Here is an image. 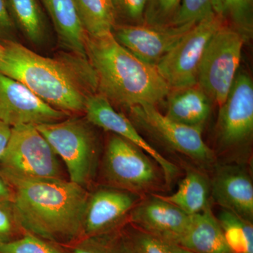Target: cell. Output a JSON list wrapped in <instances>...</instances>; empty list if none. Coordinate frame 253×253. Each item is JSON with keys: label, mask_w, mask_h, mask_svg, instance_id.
<instances>
[{"label": "cell", "mask_w": 253, "mask_h": 253, "mask_svg": "<svg viewBox=\"0 0 253 253\" xmlns=\"http://www.w3.org/2000/svg\"><path fill=\"white\" fill-rule=\"evenodd\" d=\"M0 73L68 114L84 112L86 98L96 93L87 59L71 53L54 59L44 57L14 40L0 41Z\"/></svg>", "instance_id": "1"}, {"label": "cell", "mask_w": 253, "mask_h": 253, "mask_svg": "<svg viewBox=\"0 0 253 253\" xmlns=\"http://www.w3.org/2000/svg\"><path fill=\"white\" fill-rule=\"evenodd\" d=\"M3 176L12 189L16 215L26 232L63 247L83 237L89 195L85 188L66 179Z\"/></svg>", "instance_id": "2"}, {"label": "cell", "mask_w": 253, "mask_h": 253, "mask_svg": "<svg viewBox=\"0 0 253 253\" xmlns=\"http://www.w3.org/2000/svg\"><path fill=\"white\" fill-rule=\"evenodd\" d=\"M86 54L94 72L96 93L111 104L128 109L139 105L156 106L170 91L156 66L129 52L113 33L99 37L87 36Z\"/></svg>", "instance_id": "3"}, {"label": "cell", "mask_w": 253, "mask_h": 253, "mask_svg": "<svg viewBox=\"0 0 253 253\" xmlns=\"http://www.w3.org/2000/svg\"><path fill=\"white\" fill-rule=\"evenodd\" d=\"M86 118H65L58 122L36 126L66 166L68 179L85 188L97 168L99 145Z\"/></svg>", "instance_id": "4"}, {"label": "cell", "mask_w": 253, "mask_h": 253, "mask_svg": "<svg viewBox=\"0 0 253 253\" xmlns=\"http://www.w3.org/2000/svg\"><path fill=\"white\" fill-rule=\"evenodd\" d=\"M0 173L18 177L66 179L59 156L34 125L11 127L0 160Z\"/></svg>", "instance_id": "5"}, {"label": "cell", "mask_w": 253, "mask_h": 253, "mask_svg": "<svg viewBox=\"0 0 253 253\" xmlns=\"http://www.w3.org/2000/svg\"><path fill=\"white\" fill-rule=\"evenodd\" d=\"M245 42L239 31L225 23L213 35L203 55L197 84L219 107L239 72Z\"/></svg>", "instance_id": "6"}, {"label": "cell", "mask_w": 253, "mask_h": 253, "mask_svg": "<svg viewBox=\"0 0 253 253\" xmlns=\"http://www.w3.org/2000/svg\"><path fill=\"white\" fill-rule=\"evenodd\" d=\"M160 169L149 155L126 139L114 134L108 141L103 172L109 186L140 196L159 185Z\"/></svg>", "instance_id": "7"}, {"label": "cell", "mask_w": 253, "mask_h": 253, "mask_svg": "<svg viewBox=\"0 0 253 253\" xmlns=\"http://www.w3.org/2000/svg\"><path fill=\"white\" fill-rule=\"evenodd\" d=\"M224 20L214 11L193 26L156 65L171 89L197 84L201 59L213 35Z\"/></svg>", "instance_id": "8"}, {"label": "cell", "mask_w": 253, "mask_h": 253, "mask_svg": "<svg viewBox=\"0 0 253 253\" xmlns=\"http://www.w3.org/2000/svg\"><path fill=\"white\" fill-rule=\"evenodd\" d=\"M129 110L136 126L169 149L201 164L209 165L214 161V153L203 139V128L176 123L154 105H139Z\"/></svg>", "instance_id": "9"}, {"label": "cell", "mask_w": 253, "mask_h": 253, "mask_svg": "<svg viewBox=\"0 0 253 253\" xmlns=\"http://www.w3.org/2000/svg\"><path fill=\"white\" fill-rule=\"evenodd\" d=\"M219 109L217 131L221 147L234 149L249 140L253 131V83L249 74L238 72Z\"/></svg>", "instance_id": "10"}, {"label": "cell", "mask_w": 253, "mask_h": 253, "mask_svg": "<svg viewBox=\"0 0 253 253\" xmlns=\"http://www.w3.org/2000/svg\"><path fill=\"white\" fill-rule=\"evenodd\" d=\"M68 113L51 107L22 83L0 73V120L11 126L62 121Z\"/></svg>", "instance_id": "11"}, {"label": "cell", "mask_w": 253, "mask_h": 253, "mask_svg": "<svg viewBox=\"0 0 253 253\" xmlns=\"http://www.w3.org/2000/svg\"><path fill=\"white\" fill-rule=\"evenodd\" d=\"M141 199L139 195L111 186L89 193L83 237L103 235L121 229Z\"/></svg>", "instance_id": "12"}, {"label": "cell", "mask_w": 253, "mask_h": 253, "mask_svg": "<svg viewBox=\"0 0 253 253\" xmlns=\"http://www.w3.org/2000/svg\"><path fill=\"white\" fill-rule=\"evenodd\" d=\"M84 112L86 119L92 126L121 136L149 155L157 163L166 183L170 184L172 182L178 174L175 165L145 140L133 123L122 113L117 112L106 97L98 93L89 95L86 99Z\"/></svg>", "instance_id": "13"}, {"label": "cell", "mask_w": 253, "mask_h": 253, "mask_svg": "<svg viewBox=\"0 0 253 253\" xmlns=\"http://www.w3.org/2000/svg\"><path fill=\"white\" fill-rule=\"evenodd\" d=\"M195 24L154 26L145 23H117L113 35L120 44L138 59L156 66Z\"/></svg>", "instance_id": "14"}, {"label": "cell", "mask_w": 253, "mask_h": 253, "mask_svg": "<svg viewBox=\"0 0 253 253\" xmlns=\"http://www.w3.org/2000/svg\"><path fill=\"white\" fill-rule=\"evenodd\" d=\"M191 218V215L162 199L160 195H152L139 201L131 211L127 223L179 246Z\"/></svg>", "instance_id": "15"}, {"label": "cell", "mask_w": 253, "mask_h": 253, "mask_svg": "<svg viewBox=\"0 0 253 253\" xmlns=\"http://www.w3.org/2000/svg\"><path fill=\"white\" fill-rule=\"evenodd\" d=\"M211 196L223 209L253 222V184L245 169L236 166L218 168L211 181Z\"/></svg>", "instance_id": "16"}, {"label": "cell", "mask_w": 253, "mask_h": 253, "mask_svg": "<svg viewBox=\"0 0 253 253\" xmlns=\"http://www.w3.org/2000/svg\"><path fill=\"white\" fill-rule=\"evenodd\" d=\"M166 98L167 117L180 124L204 129L212 101L199 84L170 89Z\"/></svg>", "instance_id": "17"}, {"label": "cell", "mask_w": 253, "mask_h": 253, "mask_svg": "<svg viewBox=\"0 0 253 253\" xmlns=\"http://www.w3.org/2000/svg\"><path fill=\"white\" fill-rule=\"evenodd\" d=\"M54 24L58 39L70 53L86 59V35L73 0H39Z\"/></svg>", "instance_id": "18"}, {"label": "cell", "mask_w": 253, "mask_h": 253, "mask_svg": "<svg viewBox=\"0 0 253 253\" xmlns=\"http://www.w3.org/2000/svg\"><path fill=\"white\" fill-rule=\"evenodd\" d=\"M179 246L192 253H233L211 206L191 216Z\"/></svg>", "instance_id": "19"}, {"label": "cell", "mask_w": 253, "mask_h": 253, "mask_svg": "<svg viewBox=\"0 0 253 253\" xmlns=\"http://www.w3.org/2000/svg\"><path fill=\"white\" fill-rule=\"evenodd\" d=\"M161 196L189 215H195L211 206V181L200 171L188 169L174 194Z\"/></svg>", "instance_id": "20"}, {"label": "cell", "mask_w": 253, "mask_h": 253, "mask_svg": "<svg viewBox=\"0 0 253 253\" xmlns=\"http://www.w3.org/2000/svg\"><path fill=\"white\" fill-rule=\"evenodd\" d=\"M78 17L90 37L113 33L117 17L112 0H73Z\"/></svg>", "instance_id": "21"}, {"label": "cell", "mask_w": 253, "mask_h": 253, "mask_svg": "<svg viewBox=\"0 0 253 253\" xmlns=\"http://www.w3.org/2000/svg\"><path fill=\"white\" fill-rule=\"evenodd\" d=\"M16 27L33 42H40L45 31V21L39 0H6Z\"/></svg>", "instance_id": "22"}, {"label": "cell", "mask_w": 253, "mask_h": 253, "mask_svg": "<svg viewBox=\"0 0 253 253\" xmlns=\"http://www.w3.org/2000/svg\"><path fill=\"white\" fill-rule=\"evenodd\" d=\"M212 11L245 40L253 33V0H212Z\"/></svg>", "instance_id": "23"}, {"label": "cell", "mask_w": 253, "mask_h": 253, "mask_svg": "<svg viewBox=\"0 0 253 253\" xmlns=\"http://www.w3.org/2000/svg\"><path fill=\"white\" fill-rule=\"evenodd\" d=\"M217 220L233 253H253V222L224 209Z\"/></svg>", "instance_id": "24"}, {"label": "cell", "mask_w": 253, "mask_h": 253, "mask_svg": "<svg viewBox=\"0 0 253 253\" xmlns=\"http://www.w3.org/2000/svg\"><path fill=\"white\" fill-rule=\"evenodd\" d=\"M119 231L131 253H188L179 245L148 234L129 223L122 226Z\"/></svg>", "instance_id": "25"}, {"label": "cell", "mask_w": 253, "mask_h": 253, "mask_svg": "<svg viewBox=\"0 0 253 253\" xmlns=\"http://www.w3.org/2000/svg\"><path fill=\"white\" fill-rule=\"evenodd\" d=\"M64 248L68 253H126L119 229L103 235L82 237Z\"/></svg>", "instance_id": "26"}, {"label": "cell", "mask_w": 253, "mask_h": 253, "mask_svg": "<svg viewBox=\"0 0 253 253\" xmlns=\"http://www.w3.org/2000/svg\"><path fill=\"white\" fill-rule=\"evenodd\" d=\"M0 253H68L63 246L25 232L17 239L0 244Z\"/></svg>", "instance_id": "27"}, {"label": "cell", "mask_w": 253, "mask_h": 253, "mask_svg": "<svg viewBox=\"0 0 253 253\" xmlns=\"http://www.w3.org/2000/svg\"><path fill=\"white\" fill-rule=\"evenodd\" d=\"M181 1V0H147L144 23L154 26H172Z\"/></svg>", "instance_id": "28"}, {"label": "cell", "mask_w": 253, "mask_h": 253, "mask_svg": "<svg viewBox=\"0 0 253 253\" xmlns=\"http://www.w3.org/2000/svg\"><path fill=\"white\" fill-rule=\"evenodd\" d=\"M25 232L18 221L12 200L0 199V244L17 239Z\"/></svg>", "instance_id": "29"}, {"label": "cell", "mask_w": 253, "mask_h": 253, "mask_svg": "<svg viewBox=\"0 0 253 253\" xmlns=\"http://www.w3.org/2000/svg\"><path fill=\"white\" fill-rule=\"evenodd\" d=\"M212 11V0H181L172 26L195 24Z\"/></svg>", "instance_id": "30"}, {"label": "cell", "mask_w": 253, "mask_h": 253, "mask_svg": "<svg viewBox=\"0 0 253 253\" xmlns=\"http://www.w3.org/2000/svg\"><path fill=\"white\" fill-rule=\"evenodd\" d=\"M116 17L122 18L126 24H142L147 0H112Z\"/></svg>", "instance_id": "31"}, {"label": "cell", "mask_w": 253, "mask_h": 253, "mask_svg": "<svg viewBox=\"0 0 253 253\" xmlns=\"http://www.w3.org/2000/svg\"><path fill=\"white\" fill-rule=\"evenodd\" d=\"M15 26L6 0H0V41H10L14 34Z\"/></svg>", "instance_id": "32"}, {"label": "cell", "mask_w": 253, "mask_h": 253, "mask_svg": "<svg viewBox=\"0 0 253 253\" xmlns=\"http://www.w3.org/2000/svg\"><path fill=\"white\" fill-rule=\"evenodd\" d=\"M11 126L0 120V160L7 146L11 136Z\"/></svg>", "instance_id": "33"}, {"label": "cell", "mask_w": 253, "mask_h": 253, "mask_svg": "<svg viewBox=\"0 0 253 253\" xmlns=\"http://www.w3.org/2000/svg\"><path fill=\"white\" fill-rule=\"evenodd\" d=\"M0 199H13V191L9 183L0 173Z\"/></svg>", "instance_id": "34"}, {"label": "cell", "mask_w": 253, "mask_h": 253, "mask_svg": "<svg viewBox=\"0 0 253 253\" xmlns=\"http://www.w3.org/2000/svg\"><path fill=\"white\" fill-rule=\"evenodd\" d=\"M119 232H120V231H119ZM121 238H122V237H121ZM123 243H124V241H123ZM124 245H125V246H126V253H131L130 251H129V250H128L127 248H126V244H125V243H124Z\"/></svg>", "instance_id": "35"}, {"label": "cell", "mask_w": 253, "mask_h": 253, "mask_svg": "<svg viewBox=\"0 0 253 253\" xmlns=\"http://www.w3.org/2000/svg\"><path fill=\"white\" fill-rule=\"evenodd\" d=\"M188 253H191V252H189V251H188Z\"/></svg>", "instance_id": "36"}]
</instances>
